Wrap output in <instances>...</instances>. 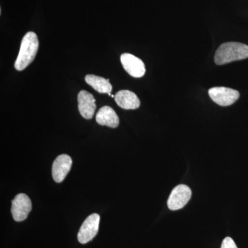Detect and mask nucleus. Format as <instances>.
Instances as JSON below:
<instances>
[{"instance_id":"obj_3","label":"nucleus","mask_w":248,"mask_h":248,"mask_svg":"<svg viewBox=\"0 0 248 248\" xmlns=\"http://www.w3.org/2000/svg\"><path fill=\"white\" fill-rule=\"evenodd\" d=\"M100 217L98 214H92L86 218L80 228L78 234L80 244H86L92 241L99 230Z\"/></svg>"},{"instance_id":"obj_11","label":"nucleus","mask_w":248,"mask_h":248,"mask_svg":"<svg viewBox=\"0 0 248 248\" xmlns=\"http://www.w3.org/2000/svg\"><path fill=\"white\" fill-rule=\"evenodd\" d=\"M96 121L99 125H107L112 128H117L120 124V119L115 111L107 106L101 108L98 111Z\"/></svg>"},{"instance_id":"obj_4","label":"nucleus","mask_w":248,"mask_h":248,"mask_svg":"<svg viewBox=\"0 0 248 248\" xmlns=\"http://www.w3.org/2000/svg\"><path fill=\"white\" fill-rule=\"evenodd\" d=\"M209 96L214 102L221 107H228L234 104L239 98L236 90L226 87H214L209 90Z\"/></svg>"},{"instance_id":"obj_7","label":"nucleus","mask_w":248,"mask_h":248,"mask_svg":"<svg viewBox=\"0 0 248 248\" xmlns=\"http://www.w3.org/2000/svg\"><path fill=\"white\" fill-rule=\"evenodd\" d=\"M121 62L124 69L133 78H141L146 73V68L142 60L130 53L121 55Z\"/></svg>"},{"instance_id":"obj_13","label":"nucleus","mask_w":248,"mask_h":248,"mask_svg":"<svg viewBox=\"0 0 248 248\" xmlns=\"http://www.w3.org/2000/svg\"><path fill=\"white\" fill-rule=\"evenodd\" d=\"M221 248H238L234 241L231 237H226L222 242Z\"/></svg>"},{"instance_id":"obj_1","label":"nucleus","mask_w":248,"mask_h":248,"mask_svg":"<svg viewBox=\"0 0 248 248\" xmlns=\"http://www.w3.org/2000/svg\"><path fill=\"white\" fill-rule=\"evenodd\" d=\"M39 48V40L35 32H29L23 37L19 55L15 62V68L22 71L27 68L33 60Z\"/></svg>"},{"instance_id":"obj_5","label":"nucleus","mask_w":248,"mask_h":248,"mask_svg":"<svg viewBox=\"0 0 248 248\" xmlns=\"http://www.w3.org/2000/svg\"><path fill=\"white\" fill-rule=\"evenodd\" d=\"M192 191L188 186L184 184L176 186L168 200V207L171 210H180L190 201Z\"/></svg>"},{"instance_id":"obj_9","label":"nucleus","mask_w":248,"mask_h":248,"mask_svg":"<svg viewBox=\"0 0 248 248\" xmlns=\"http://www.w3.org/2000/svg\"><path fill=\"white\" fill-rule=\"evenodd\" d=\"M78 108L80 114L86 120H91L96 110L95 99L91 93L86 91H80L78 94Z\"/></svg>"},{"instance_id":"obj_12","label":"nucleus","mask_w":248,"mask_h":248,"mask_svg":"<svg viewBox=\"0 0 248 248\" xmlns=\"http://www.w3.org/2000/svg\"><path fill=\"white\" fill-rule=\"evenodd\" d=\"M86 82L90 86H92L93 89L97 91L99 93L103 94H108L111 96V91L112 90V85L110 84V79H105L94 75H88L85 78Z\"/></svg>"},{"instance_id":"obj_2","label":"nucleus","mask_w":248,"mask_h":248,"mask_svg":"<svg viewBox=\"0 0 248 248\" xmlns=\"http://www.w3.org/2000/svg\"><path fill=\"white\" fill-rule=\"evenodd\" d=\"M246 58H248V45L239 42H226L217 49L215 62L217 65H223Z\"/></svg>"},{"instance_id":"obj_8","label":"nucleus","mask_w":248,"mask_h":248,"mask_svg":"<svg viewBox=\"0 0 248 248\" xmlns=\"http://www.w3.org/2000/svg\"><path fill=\"white\" fill-rule=\"evenodd\" d=\"M72 159L68 155H60L54 161L52 166V175L56 183H61L64 180L67 174L71 170Z\"/></svg>"},{"instance_id":"obj_6","label":"nucleus","mask_w":248,"mask_h":248,"mask_svg":"<svg viewBox=\"0 0 248 248\" xmlns=\"http://www.w3.org/2000/svg\"><path fill=\"white\" fill-rule=\"evenodd\" d=\"M32 210L30 198L25 194L20 193L12 200L11 214L16 221H24Z\"/></svg>"},{"instance_id":"obj_10","label":"nucleus","mask_w":248,"mask_h":248,"mask_svg":"<svg viewBox=\"0 0 248 248\" xmlns=\"http://www.w3.org/2000/svg\"><path fill=\"white\" fill-rule=\"evenodd\" d=\"M115 102L125 110H135L140 107V101L135 93L127 90L119 91L115 96Z\"/></svg>"}]
</instances>
